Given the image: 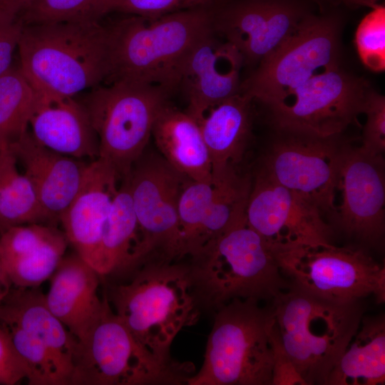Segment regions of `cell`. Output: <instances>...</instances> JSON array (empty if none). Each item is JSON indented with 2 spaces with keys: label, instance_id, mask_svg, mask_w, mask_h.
I'll return each mask as SVG.
<instances>
[{
  "label": "cell",
  "instance_id": "8992f818",
  "mask_svg": "<svg viewBox=\"0 0 385 385\" xmlns=\"http://www.w3.org/2000/svg\"><path fill=\"white\" fill-rule=\"evenodd\" d=\"M234 299L217 309L200 371L188 385H272V307Z\"/></svg>",
  "mask_w": 385,
  "mask_h": 385
},
{
  "label": "cell",
  "instance_id": "d4e9b609",
  "mask_svg": "<svg viewBox=\"0 0 385 385\" xmlns=\"http://www.w3.org/2000/svg\"><path fill=\"white\" fill-rule=\"evenodd\" d=\"M148 255L134 211L128 177L125 176L115 194L104 226L99 274L128 271Z\"/></svg>",
  "mask_w": 385,
  "mask_h": 385
},
{
  "label": "cell",
  "instance_id": "d590c367",
  "mask_svg": "<svg viewBox=\"0 0 385 385\" xmlns=\"http://www.w3.org/2000/svg\"><path fill=\"white\" fill-rule=\"evenodd\" d=\"M58 231L54 225L42 223L15 225L4 230L0 232V262L29 255Z\"/></svg>",
  "mask_w": 385,
  "mask_h": 385
},
{
  "label": "cell",
  "instance_id": "603a6c76",
  "mask_svg": "<svg viewBox=\"0 0 385 385\" xmlns=\"http://www.w3.org/2000/svg\"><path fill=\"white\" fill-rule=\"evenodd\" d=\"M252 101L240 93L210 108L197 121L210 158L212 181L242 159L251 135Z\"/></svg>",
  "mask_w": 385,
  "mask_h": 385
},
{
  "label": "cell",
  "instance_id": "52a82bcc",
  "mask_svg": "<svg viewBox=\"0 0 385 385\" xmlns=\"http://www.w3.org/2000/svg\"><path fill=\"white\" fill-rule=\"evenodd\" d=\"M192 369V364L162 360L145 349L104 297L101 314L77 339L70 384H187Z\"/></svg>",
  "mask_w": 385,
  "mask_h": 385
},
{
  "label": "cell",
  "instance_id": "8d00e7d4",
  "mask_svg": "<svg viewBox=\"0 0 385 385\" xmlns=\"http://www.w3.org/2000/svg\"><path fill=\"white\" fill-rule=\"evenodd\" d=\"M26 0L0 1V74L11 68L25 26L21 14Z\"/></svg>",
  "mask_w": 385,
  "mask_h": 385
},
{
  "label": "cell",
  "instance_id": "277c9868",
  "mask_svg": "<svg viewBox=\"0 0 385 385\" xmlns=\"http://www.w3.org/2000/svg\"><path fill=\"white\" fill-rule=\"evenodd\" d=\"M193 260L192 287L217 309L234 299L272 300L287 284L273 249L245 215Z\"/></svg>",
  "mask_w": 385,
  "mask_h": 385
},
{
  "label": "cell",
  "instance_id": "5b68a950",
  "mask_svg": "<svg viewBox=\"0 0 385 385\" xmlns=\"http://www.w3.org/2000/svg\"><path fill=\"white\" fill-rule=\"evenodd\" d=\"M189 269L160 261L145 265L133 279L114 287V312L149 351L170 361L171 344L198 319Z\"/></svg>",
  "mask_w": 385,
  "mask_h": 385
},
{
  "label": "cell",
  "instance_id": "ba28073f",
  "mask_svg": "<svg viewBox=\"0 0 385 385\" xmlns=\"http://www.w3.org/2000/svg\"><path fill=\"white\" fill-rule=\"evenodd\" d=\"M343 7L309 15L280 47L242 80L240 93L269 108L286 102L319 69L341 66Z\"/></svg>",
  "mask_w": 385,
  "mask_h": 385
},
{
  "label": "cell",
  "instance_id": "9c48e42d",
  "mask_svg": "<svg viewBox=\"0 0 385 385\" xmlns=\"http://www.w3.org/2000/svg\"><path fill=\"white\" fill-rule=\"evenodd\" d=\"M171 93L158 86L117 81L90 90L81 103L98 140V158L120 178L143 155L154 123Z\"/></svg>",
  "mask_w": 385,
  "mask_h": 385
},
{
  "label": "cell",
  "instance_id": "836d02e7",
  "mask_svg": "<svg viewBox=\"0 0 385 385\" xmlns=\"http://www.w3.org/2000/svg\"><path fill=\"white\" fill-rule=\"evenodd\" d=\"M100 1L101 0H26L21 16L25 25L97 19L95 12Z\"/></svg>",
  "mask_w": 385,
  "mask_h": 385
},
{
  "label": "cell",
  "instance_id": "60d3db41",
  "mask_svg": "<svg viewBox=\"0 0 385 385\" xmlns=\"http://www.w3.org/2000/svg\"><path fill=\"white\" fill-rule=\"evenodd\" d=\"M11 284L7 279L0 262V303L10 290L9 287Z\"/></svg>",
  "mask_w": 385,
  "mask_h": 385
},
{
  "label": "cell",
  "instance_id": "cb8c5ba5",
  "mask_svg": "<svg viewBox=\"0 0 385 385\" xmlns=\"http://www.w3.org/2000/svg\"><path fill=\"white\" fill-rule=\"evenodd\" d=\"M161 156L187 178L212 183L208 150L197 120L186 111L168 104L152 130Z\"/></svg>",
  "mask_w": 385,
  "mask_h": 385
},
{
  "label": "cell",
  "instance_id": "e0dca14e",
  "mask_svg": "<svg viewBox=\"0 0 385 385\" xmlns=\"http://www.w3.org/2000/svg\"><path fill=\"white\" fill-rule=\"evenodd\" d=\"M237 50L213 32L192 49L182 71L178 88L188 101L185 111L197 121L212 107L240 93Z\"/></svg>",
  "mask_w": 385,
  "mask_h": 385
},
{
  "label": "cell",
  "instance_id": "d6a6232c",
  "mask_svg": "<svg viewBox=\"0 0 385 385\" xmlns=\"http://www.w3.org/2000/svg\"><path fill=\"white\" fill-rule=\"evenodd\" d=\"M354 42L359 57L370 71L385 70V8L378 4L359 24Z\"/></svg>",
  "mask_w": 385,
  "mask_h": 385
},
{
  "label": "cell",
  "instance_id": "484cf974",
  "mask_svg": "<svg viewBox=\"0 0 385 385\" xmlns=\"http://www.w3.org/2000/svg\"><path fill=\"white\" fill-rule=\"evenodd\" d=\"M384 382L385 319L382 315L364 318L327 385H378Z\"/></svg>",
  "mask_w": 385,
  "mask_h": 385
},
{
  "label": "cell",
  "instance_id": "ab89813d",
  "mask_svg": "<svg viewBox=\"0 0 385 385\" xmlns=\"http://www.w3.org/2000/svg\"><path fill=\"white\" fill-rule=\"evenodd\" d=\"M272 346V385H307L284 349L274 324L271 334Z\"/></svg>",
  "mask_w": 385,
  "mask_h": 385
},
{
  "label": "cell",
  "instance_id": "d6986e66",
  "mask_svg": "<svg viewBox=\"0 0 385 385\" xmlns=\"http://www.w3.org/2000/svg\"><path fill=\"white\" fill-rule=\"evenodd\" d=\"M8 146L23 167L42 210L53 225L78 192L88 163L43 146L29 131Z\"/></svg>",
  "mask_w": 385,
  "mask_h": 385
},
{
  "label": "cell",
  "instance_id": "4dcf8cb0",
  "mask_svg": "<svg viewBox=\"0 0 385 385\" xmlns=\"http://www.w3.org/2000/svg\"><path fill=\"white\" fill-rule=\"evenodd\" d=\"M214 194L212 183L188 179L180 192L178 216L180 232L178 258L197 252L201 227Z\"/></svg>",
  "mask_w": 385,
  "mask_h": 385
},
{
  "label": "cell",
  "instance_id": "2e32d148",
  "mask_svg": "<svg viewBox=\"0 0 385 385\" xmlns=\"http://www.w3.org/2000/svg\"><path fill=\"white\" fill-rule=\"evenodd\" d=\"M342 202L330 218L346 235L369 246L382 242L385 231V165L382 155L346 145L338 191Z\"/></svg>",
  "mask_w": 385,
  "mask_h": 385
},
{
  "label": "cell",
  "instance_id": "7402d4cb",
  "mask_svg": "<svg viewBox=\"0 0 385 385\" xmlns=\"http://www.w3.org/2000/svg\"><path fill=\"white\" fill-rule=\"evenodd\" d=\"M40 96L29 123L34 138L60 154L78 159L98 158V137L81 102L72 97Z\"/></svg>",
  "mask_w": 385,
  "mask_h": 385
},
{
  "label": "cell",
  "instance_id": "9a60e30c",
  "mask_svg": "<svg viewBox=\"0 0 385 385\" xmlns=\"http://www.w3.org/2000/svg\"><path fill=\"white\" fill-rule=\"evenodd\" d=\"M130 193L148 255L158 252L162 261L178 258V200L188 180L162 156H142L128 175Z\"/></svg>",
  "mask_w": 385,
  "mask_h": 385
},
{
  "label": "cell",
  "instance_id": "4316f807",
  "mask_svg": "<svg viewBox=\"0 0 385 385\" xmlns=\"http://www.w3.org/2000/svg\"><path fill=\"white\" fill-rule=\"evenodd\" d=\"M8 145L0 147V232L15 225H51Z\"/></svg>",
  "mask_w": 385,
  "mask_h": 385
},
{
  "label": "cell",
  "instance_id": "6da1fadb",
  "mask_svg": "<svg viewBox=\"0 0 385 385\" xmlns=\"http://www.w3.org/2000/svg\"><path fill=\"white\" fill-rule=\"evenodd\" d=\"M212 5L156 18L126 15L106 25L107 63L103 82L150 84L172 93L178 88L192 49L213 32Z\"/></svg>",
  "mask_w": 385,
  "mask_h": 385
},
{
  "label": "cell",
  "instance_id": "7c38bea8",
  "mask_svg": "<svg viewBox=\"0 0 385 385\" xmlns=\"http://www.w3.org/2000/svg\"><path fill=\"white\" fill-rule=\"evenodd\" d=\"M318 6L310 0H217L214 33L233 46L254 68L273 53Z\"/></svg>",
  "mask_w": 385,
  "mask_h": 385
},
{
  "label": "cell",
  "instance_id": "f35d334b",
  "mask_svg": "<svg viewBox=\"0 0 385 385\" xmlns=\"http://www.w3.org/2000/svg\"><path fill=\"white\" fill-rule=\"evenodd\" d=\"M26 369L6 327L0 323V383L14 385L26 378Z\"/></svg>",
  "mask_w": 385,
  "mask_h": 385
},
{
  "label": "cell",
  "instance_id": "83f0119b",
  "mask_svg": "<svg viewBox=\"0 0 385 385\" xmlns=\"http://www.w3.org/2000/svg\"><path fill=\"white\" fill-rule=\"evenodd\" d=\"M214 194L201 227L196 256L235 221L245 215L252 180L239 175L235 168L212 180ZM192 258V259H194Z\"/></svg>",
  "mask_w": 385,
  "mask_h": 385
},
{
  "label": "cell",
  "instance_id": "8fae6325",
  "mask_svg": "<svg viewBox=\"0 0 385 385\" xmlns=\"http://www.w3.org/2000/svg\"><path fill=\"white\" fill-rule=\"evenodd\" d=\"M370 88L364 78L339 66L314 75L293 91L292 101L267 108L279 133L337 136L363 113Z\"/></svg>",
  "mask_w": 385,
  "mask_h": 385
},
{
  "label": "cell",
  "instance_id": "3957f363",
  "mask_svg": "<svg viewBox=\"0 0 385 385\" xmlns=\"http://www.w3.org/2000/svg\"><path fill=\"white\" fill-rule=\"evenodd\" d=\"M282 345L306 384H325L362 319L360 301L325 300L293 287L272 300Z\"/></svg>",
  "mask_w": 385,
  "mask_h": 385
},
{
  "label": "cell",
  "instance_id": "b9f144b4",
  "mask_svg": "<svg viewBox=\"0 0 385 385\" xmlns=\"http://www.w3.org/2000/svg\"><path fill=\"white\" fill-rule=\"evenodd\" d=\"M1 1V0H0Z\"/></svg>",
  "mask_w": 385,
  "mask_h": 385
},
{
  "label": "cell",
  "instance_id": "7a4b0ae2",
  "mask_svg": "<svg viewBox=\"0 0 385 385\" xmlns=\"http://www.w3.org/2000/svg\"><path fill=\"white\" fill-rule=\"evenodd\" d=\"M17 49L19 68L43 96L74 98L106 77L107 29L98 19L26 24Z\"/></svg>",
  "mask_w": 385,
  "mask_h": 385
},
{
  "label": "cell",
  "instance_id": "ac0fdd59",
  "mask_svg": "<svg viewBox=\"0 0 385 385\" xmlns=\"http://www.w3.org/2000/svg\"><path fill=\"white\" fill-rule=\"evenodd\" d=\"M119 178L107 161L92 160L78 192L59 217L68 244L98 274L102 235Z\"/></svg>",
  "mask_w": 385,
  "mask_h": 385
},
{
  "label": "cell",
  "instance_id": "44dd1931",
  "mask_svg": "<svg viewBox=\"0 0 385 385\" xmlns=\"http://www.w3.org/2000/svg\"><path fill=\"white\" fill-rule=\"evenodd\" d=\"M0 323L34 335L48 350L63 379L71 384L77 339L47 307L36 288L9 290L0 303Z\"/></svg>",
  "mask_w": 385,
  "mask_h": 385
},
{
  "label": "cell",
  "instance_id": "e575fe53",
  "mask_svg": "<svg viewBox=\"0 0 385 385\" xmlns=\"http://www.w3.org/2000/svg\"><path fill=\"white\" fill-rule=\"evenodd\" d=\"M217 0H101L95 16L101 19L107 14L118 12L145 18H156L166 14L208 6Z\"/></svg>",
  "mask_w": 385,
  "mask_h": 385
},
{
  "label": "cell",
  "instance_id": "74e56055",
  "mask_svg": "<svg viewBox=\"0 0 385 385\" xmlns=\"http://www.w3.org/2000/svg\"><path fill=\"white\" fill-rule=\"evenodd\" d=\"M363 113L366 120L360 148L371 155H382L385 150L384 96L370 88L366 96Z\"/></svg>",
  "mask_w": 385,
  "mask_h": 385
},
{
  "label": "cell",
  "instance_id": "4fadbf2b",
  "mask_svg": "<svg viewBox=\"0 0 385 385\" xmlns=\"http://www.w3.org/2000/svg\"><path fill=\"white\" fill-rule=\"evenodd\" d=\"M260 168L270 178L314 202L331 217L346 144L339 136L279 133Z\"/></svg>",
  "mask_w": 385,
  "mask_h": 385
},
{
  "label": "cell",
  "instance_id": "5bb4252c",
  "mask_svg": "<svg viewBox=\"0 0 385 385\" xmlns=\"http://www.w3.org/2000/svg\"><path fill=\"white\" fill-rule=\"evenodd\" d=\"M245 216L247 224L272 247L277 258L295 248L332 244V227L319 208L261 169L252 181Z\"/></svg>",
  "mask_w": 385,
  "mask_h": 385
},
{
  "label": "cell",
  "instance_id": "f546056e",
  "mask_svg": "<svg viewBox=\"0 0 385 385\" xmlns=\"http://www.w3.org/2000/svg\"><path fill=\"white\" fill-rule=\"evenodd\" d=\"M68 244L65 234L59 230L29 255L1 265L11 284L20 288H36L51 277Z\"/></svg>",
  "mask_w": 385,
  "mask_h": 385
},
{
  "label": "cell",
  "instance_id": "f1b7e54d",
  "mask_svg": "<svg viewBox=\"0 0 385 385\" xmlns=\"http://www.w3.org/2000/svg\"><path fill=\"white\" fill-rule=\"evenodd\" d=\"M40 97L19 67L0 74V147L28 131Z\"/></svg>",
  "mask_w": 385,
  "mask_h": 385
},
{
  "label": "cell",
  "instance_id": "ffe728a7",
  "mask_svg": "<svg viewBox=\"0 0 385 385\" xmlns=\"http://www.w3.org/2000/svg\"><path fill=\"white\" fill-rule=\"evenodd\" d=\"M101 275L76 252L63 256L44 294L49 310L77 339H81L101 314L104 297L98 287Z\"/></svg>",
  "mask_w": 385,
  "mask_h": 385
},
{
  "label": "cell",
  "instance_id": "30bf717a",
  "mask_svg": "<svg viewBox=\"0 0 385 385\" xmlns=\"http://www.w3.org/2000/svg\"><path fill=\"white\" fill-rule=\"evenodd\" d=\"M291 287L314 297L339 303L360 301L368 296L385 301V268L363 248L306 246L277 257Z\"/></svg>",
  "mask_w": 385,
  "mask_h": 385
},
{
  "label": "cell",
  "instance_id": "1f68e13d",
  "mask_svg": "<svg viewBox=\"0 0 385 385\" xmlns=\"http://www.w3.org/2000/svg\"><path fill=\"white\" fill-rule=\"evenodd\" d=\"M3 325L6 327L14 346L26 366L29 384L65 385L53 358L41 342L19 327Z\"/></svg>",
  "mask_w": 385,
  "mask_h": 385
}]
</instances>
